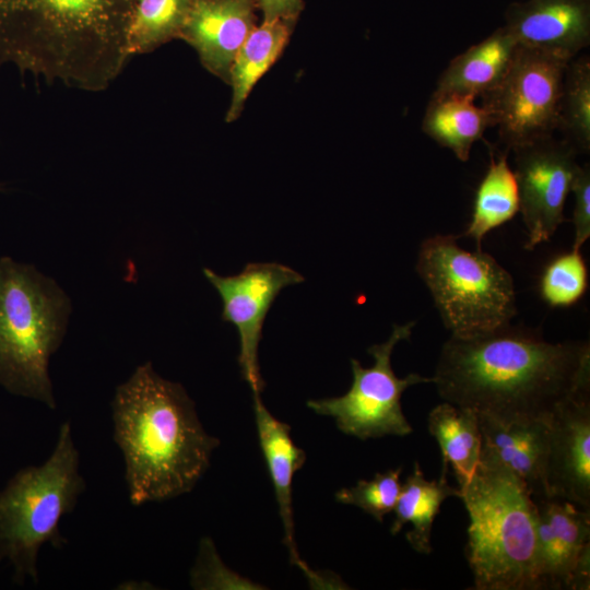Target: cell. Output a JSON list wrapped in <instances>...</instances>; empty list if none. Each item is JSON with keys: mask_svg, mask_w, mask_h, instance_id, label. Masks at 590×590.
I'll return each mask as SVG.
<instances>
[{"mask_svg": "<svg viewBox=\"0 0 590 590\" xmlns=\"http://www.w3.org/2000/svg\"><path fill=\"white\" fill-rule=\"evenodd\" d=\"M433 384L451 404L503 423L548 422L558 406L590 392L588 341L551 343L510 322L491 332L450 337Z\"/></svg>", "mask_w": 590, "mask_h": 590, "instance_id": "1", "label": "cell"}, {"mask_svg": "<svg viewBox=\"0 0 590 590\" xmlns=\"http://www.w3.org/2000/svg\"><path fill=\"white\" fill-rule=\"evenodd\" d=\"M138 0H0V70L102 92L128 64Z\"/></svg>", "mask_w": 590, "mask_h": 590, "instance_id": "2", "label": "cell"}, {"mask_svg": "<svg viewBox=\"0 0 590 590\" xmlns=\"http://www.w3.org/2000/svg\"><path fill=\"white\" fill-rule=\"evenodd\" d=\"M110 405L130 503L189 493L206 472L219 439L205 432L185 388L146 362L116 388Z\"/></svg>", "mask_w": 590, "mask_h": 590, "instance_id": "3", "label": "cell"}, {"mask_svg": "<svg viewBox=\"0 0 590 590\" xmlns=\"http://www.w3.org/2000/svg\"><path fill=\"white\" fill-rule=\"evenodd\" d=\"M469 514L465 555L476 590H538L535 504L523 482L480 463L458 487Z\"/></svg>", "mask_w": 590, "mask_h": 590, "instance_id": "4", "label": "cell"}, {"mask_svg": "<svg viewBox=\"0 0 590 590\" xmlns=\"http://www.w3.org/2000/svg\"><path fill=\"white\" fill-rule=\"evenodd\" d=\"M70 300L33 266L0 259V384L55 410L50 356L66 333Z\"/></svg>", "mask_w": 590, "mask_h": 590, "instance_id": "5", "label": "cell"}, {"mask_svg": "<svg viewBox=\"0 0 590 590\" xmlns=\"http://www.w3.org/2000/svg\"><path fill=\"white\" fill-rule=\"evenodd\" d=\"M71 425L64 421L49 458L19 471L0 492V560L8 559L14 579L38 580L37 556L45 543L60 548L67 540L59 524L85 489Z\"/></svg>", "mask_w": 590, "mask_h": 590, "instance_id": "6", "label": "cell"}, {"mask_svg": "<svg viewBox=\"0 0 590 590\" xmlns=\"http://www.w3.org/2000/svg\"><path fill=\"white\" fill-rule=\"evenodd\" d=\"M453 235H434L420 246L416 271L451 337L472 338L511 321L517 314L510 273L482 249L461 248Z\"/></svg>", "mask_w": 590, "mask_h": 590, "instance_id": "7", "label": "cell"}, {"mask_svg": "<svg viewBox=\"0 0 590 590\" xmlns=\"http://www.w3.org/2000/svg\"><path fill=\"white\" fill-rule=\"evenodd\" d=\"M569 62L556 54L518 46L502 80L482 96V107L508 149L552 137L558 128Z\"/></svg>", "mask_w": 590, "mask_h": 590, "instance_id": "8", "label": "cell"}, {"mask_svg": "<svg viewBox=\"0 0 590 590\" xmlns=\"http://www.w3.org/2000/svg\"><path fill=\"white\" fill-rule=\"evenodd\" d=\"M414 326L415 321L393 324L385 342L367 350L374 358L370 367L365 368L352 358L353 381L345 394L309 400L307 406L317 414L333 417L341 432L359 439L412 433V426L402 411L401 397L409 387L433 382L434 378L414 373L404 378L397 377L391 355L400 341L410 339Z\"/></svg>", "mask_w": 590, "mask_h": 590, "instance_id": "9", "label": "cell"}, {"mask_svg": "<svg viewBox=\"0 0 590 590\" xmlns=\"http://www.w3.org/2000/svg\"><path fill=\"white\" fill-rule=\"evenodd\" d=\"M203 274L222 298L223 321L237 329L241 376L252 394H261L264 381L258 347L266 317L280 292L304 282L305 278L278 262H250L236 275L222 276L209 268L203 269Z\"/></svg>", "mask_w": 590, "mask_h": 590, "instance_id": "10", "label": "cell"}, {"mask_svg": "<svg viewBox=\"0 0 590 590\" xmlns=\"http://www.w3.org/2000/svg\"><path fill=\"white\" fill-rule=\"evenodd\" d=\"M526 249L547 241L566 221L564 206L580 167L576 148L547 137L512 150Z\"/></svg>", "mask_w": 590, "mask_h": 590, "instance_id": "11", "label": "cell"}, {"mask_svg": "<svg viewBox=\"0 0 590 590\" xmlns=\"http://www.w3.org/2000/svg\"><path fill=\"white\" fill-rule=\"evenodd\" d=\"M581 393L548 421L545 460L547 495L590 511V399Z\"/></svg>", "mask_w": 590, "mask_h": 590, "instance_id": "12", "label": "cell"}, {"mask_svg": "<svg viewBox=\"0 0 590 590\" xmlns=\"http://www.w3.org/2000/svg\"><path fill=\"white\" fill-rule=\"evenodd\" d=\"M257 0H194L179 39L201 64L226 84L235 57L257 26Z\"/></svg>", "mask_w": 590, "mask_h": 590, "instance_id": "13", "label": "cell"}, {"mask_svg": "<svg viewBox=\"0 0 590 590\" xmlns=\"http://www.w3.org/2000/svg\"><path fill=\"white\" fill-rule=\"evenodd\" d=\"M532 498L538 589H567L571 569L590 543V511L558 497Z\"/></svg>", "mask_w": 590, "mask_h": 590, "instance_id": "14", "label": "cell"}, {"mask_svg": "<svg viewBox=\"0 0 590 590\" xmlns=\"http://www.w3.org/2000/svg\"><path fill=\"white\" fill-rule=\"evenodd\" d=\"M504 27L518 46L571 60L590 43L589 0H526L512 3Z\"/></svg>", "mask_w": 590, "mask_h": 590, "instance_id": "15", "label": "cell"}, {"mask_svg": "<svg viewBox=\"0 0 590 590\" xmlns=\"http://www.w3.org/2000/svg\"><path fill=\"white\" fill-rule=\"evenodd\" d=\"M477 416L482 435L480 463L509 470L532 497L548 496L545 484L548 422L503 423L486 415Z\"/></svg>", "mask_w": 590, "mask_h": 590, "instance_id": "16", "label": "cell"}, {"mask_svg": "<svg viewBox=\"0 0 590 590\" xmlns=\"http://www.w3.org/2000/svg\"><path fill=\"white\" fill-rule=\"evenodd\" d=\"M252 400L259 444L273 483L283 522L284 542L292 563L304 570L308 577L314 578L312 573L298 555L294 538L292 483L295 473L305 463V451L293 441L290 435L291 427L274 417L266 408L261 394H252Z\"/></svg>", "mask_w": 590, "mask_h": 590, "instance_id": "17", "label": "cell"}, {"mask_svg": "<svg viewBox=\"0 0 590 590\" xmlns=\"http://www.w3.org/2000/svg\"><path fill=\"white\" fill-rule=\"evenodd\" d=\"M518 45L502 26L455 57L440 75L434 95L476 98L491 91L507 71Z\"/></svg>", "mask_w": 590, "mask_h": 590, "instance_id": "18", "label": "cell"}, {"mask_svg": "<svg viewBox=\"0 0 590 590\" xmlns=\"http://www.w3.org/2000/svg\"><path fill=\"white\" fill-rule=\"evenodd\" d=\"M428 432L440 447L442 475L452 468L459 487L474 474L481 460L482 435L477 413L449 402L435 406L428 414Z\"/></svg>", "mask_w": 590, "mask_h": 590, "instance_id": "19", "label": "cell"}, {"mask_svg": "<svg viewBox=\"0 0 590 590\" xmlns=\"http://www.w3.org/2000/svg\"><path fill=\"white\" fill-rule=\"evenodd\" d=\"M296 26L295 22L274 20L261 22L239 48L231 70L233 94L227 122L236 120L258 80L279 59Z\"/></svg>", "mask_w": 590, "mask_h": 590, "instance_id": "20", "label": "cell"}, {"mask_svg": "<svg viewBox=\"0 0 590 590\" xmlns=\"http://www.w3.org/2000/svg\"><path fill=\"white\" fill-rule=\"evenodd\" d=\"M471 96L446 94L432 96L422 129L439 145L467 162L473 144L492 127L487 111Z\"/></svg>", "mask_w": 590, "mask_h": 590, "instance_id": "21", "label": "cell"}, {"mask_svg": "<svg viewBox=\"0 0 590 590\" xmlns=\"http://www.w3.org/2000/svg\"><path fill=\"white\" fill-rule=\"evenodd\" d=\"M460 491L448 484L446 475L438 480L427 481L417 462L413 472L401 485V491L394 506V520L390 532L396 535L402 527L410 522L412 530L406 533V540L418 553L432 552V528L440 506L448 497H459Z\"/></svg>", "mask_w": 590, "mask_h": 590, "instance_id": "22", "label": "cell"}, {"mask_svg": "<svg viewBox=\"0 0 590 590\" xmlns=\"http://www.w3.org/2000/svg\"><path fill=\"white\" fill-rule=\"evenodd\" d=\"M520 209L518 182L507 156H491L489 166L476 190L471 222L463 236L481 248L484 236L510 221Z\"/></svg>", "mask_w": 590, "mask_h": 590, "instance_id": "23", "label": "cell"}, {"mask_svg": "<svg viewBox=\"0 0 590 590\" xmlns=\"http://www.w3.org/2000/svg\"><path fill=\"white\" fill-rule=\"evenodd\" d=\"M194 0H138L128 35L131 57L179 39Z\"/></svg>", "mask_w": 590, "mask_h": 590, "instance_id": "24", "label": "cell"}, {"mask_svg": "<svg viewBox=\"0 0 590 590\" xmlns=\"http://www.w3.org/2000/svg\"><path fill=\"white\" fill-rule=\"evenodd\" d=\"M577 150H590V61L569 62L560 98L559 126Z\"/></svg>", "mask_w": 590, "mask_h": 590, "instance_id": "25", "label": "cell"}, {"mask_svg": "<svg viewBox=\"0 0 590 590\" xmlns=\"http://www.w3.org/2000/svg\"><path fill=\"white\" fill-rule=\"evenodd\" d=\"M540 294L551 307L576 304L588 287V270L579 250L571 249L550 261L540 279Z\"/></svg>", "mask_w": 590, "mask_h": 590, "instance_id": "26", "label": "cell"}, {"mask_svg": "<svg viewBox=\"0 0 590 590\" xmlns=\"http://www.w3.org/2000/svg\"><path fill=\"white\" fill-rule=\"evenodd\" d=\"M402 467L376 473L371 480H359L354 486L341 488L335 494L339 503L353 505L382 522L384 517L394 509L400 491Z\"/></svg>", "mask_w": 590, "mask_h": 590, "instance_id": "27", "label": "cell"}, {"mask_svg": "<svg viewBox=\"0 0 590 590\" xmlns=\"http://www.w3.org/2000/svg\"><path fill=\"white\" fill-rule=\"evenodd\" d=\"M571 191L575 197L573 214L575 232L571 249L580 250L590 236V168L588 164L579 167Z\"/></svg>", "mask_w": 590, "mask_h": 590, "instance_id": "28", "label": "cell"}, {"mask_svg": "<svg viewBox=\"0 0 590 590\" xmlns=\"http://www.w3.org/2000/svg\"><path fill=\"white\" fill-rule=\"evenodd\" d=\"M304 7V0H257L262 22L285 20L297 23Z\"/></svg>", "mask_w": 590, "mask_h": 590, "instance_id": "29", "label": "cell"}, {"mask_svg": "<svg viewBox=\"0 0 590 590\" xmlns=\"http://www.w3.org/2000/svg\"><path fill=\"white\" fill-rule=\"evenodd\" d=\"M590 588V543L579 554L569 576L567 589L588 590Z\"/></svg>", "mask_w": 590, "mask_h": 590, "instance_id": "30", "label": "cell"}]
</instances>
